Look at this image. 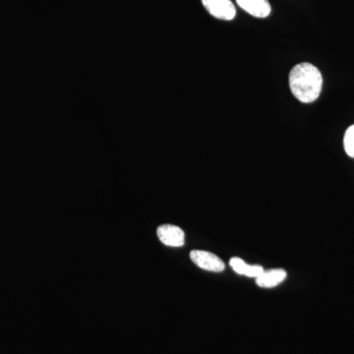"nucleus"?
Masks as SVG:
<instances>
[{
    "mask_svg": "<svg viewBox=\"0 0 354 354\" xmlns=\"http://www.w3.org/2000/svg\"><path fill=\"white\" fill-rule=\"evenodd\" d=\"M323 77L320 70L308 62L295 65L290 73L291 93L304 104L315 102L321 94Z\"/></svg>",
    "mask_w": 354,
    "mask_h": 354,
    "instance_id": "f257e3e1",
    "label": "nucleus"
},
{
    "mask_svg": "<svg viewBox=\"0 0 354 354\" xmlns=\"http://www.w3.org/2000/svg\"><path fill=\"white\" fill-rule=\"evenodd\" d=\"M190 258L195 265L203 270H206V271L221 272L225 268V263L221 258H218L215 254L208 252V251H191Z\"/></svg>",
    "mask_w": 354,
    "mask_h": 354,
    "instance_id": "f03ea898",
    "label": "nucleus"
},
{
    "mask_svg": "<svg viewBox=\"0 0 354 354\" xmlns=\"http://www.w3.org/2000/svg\"><path fill=\"white\" fill-rule=\"evenodd\" d=\"M202 3L216 19L230 21L236 15V9L230 0H202Z\"/></svg>",
    "mask_w": 354,
    "mask_h": 354,
    "instance_id": "7ed1b4c3",
    "label": "nucleus"
},
{
    "mask_svg": "<svg viewBox=\"0 0 354 354\" xmlns=\"http://www.w3.org/2000/svg\"><path fill=\"white\" fill-rule=\"evenodd\" d=\"M158 239L167 246L180 247L184 245L185 234L180 227L174 225H162L157 230Z\"/></svg>",
    "mask_w": 354,
    "mask_h": 354,
    "instance_id": "20e7f679",
    "label": "nucleus"
},
{
    "mask_svg": "<svg viewBox=\"0 0 354 354\" xmlns=\"http://www.w3.org/2000/svg\"><path fill=\"white\" fill-rule=\"evenodd\" d=\"M236 2L254 17L266 18L271 14L272 8L268 0H236Z\"/></svg>",
    "mask_w": 354,
    "mask_h": 354,
    "instance_id": "39448f33",
    "label": "nucleus"
},
{
    "mask_svg": "<svg viewBox=\"0 0 354 354\" xmlns=\"http://www.w3.org/2000/svg\"><path fill=\"white\" fill-rule=\"evenodd\" d=\"M286 279V272L283 269L270 270L265 271L256 278V283L263 288H272L283 283Z\"/></svg>",
    "mask_w": 354,
    "mask_h": 354,
    "instance_id": "423d86ee",
    "label": "nucleus"
},
{
    "mask_svg": "<svg viewBox=\"0 0 354 354\" xmlns=\"http://www.w3.org/2000/svg\"><path fill=\"white\" fill-rule=\"evenodd\" d=\"M230 267L237 274L242 276L249 277V278H258L264 269L259 265H249L239 257L232 258L230 261Z\"/></svg>",
    "mask_w": 354,
    "mask_h": 354,
    "instance_id": "0eeeda50",
    "label": "nucleus"
},
{
    "mask_svg": "<svg viewBox=\"0 0 354 354\" xmlns=\"http://www.w3.org/2000/svg\"><path fill=\"white\" fill-rule=\"evenodd\" d=\"M344 150L349 157L354 158V125L346 130L344 138Z\"/></svg>",
    "mask_w": 354,
    "mask_h": 354,
    "instance_id": "6e6552de",
    "label": "nucleus"
}]
</instances>
